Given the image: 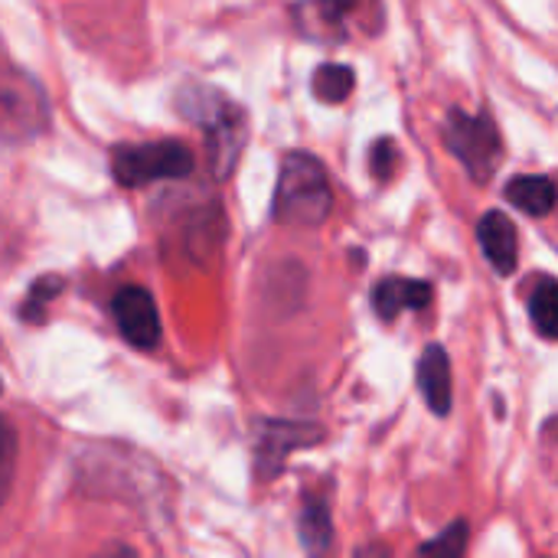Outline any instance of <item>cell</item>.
<instances>
[{
	"mask_svg": "<svg viewBox=\"0 0 558 558\" xmlns=\"http://www.w3.org/2000/svg\"><path fill=\"white\" fill-rule=\"evenodd\" d=\"M177 111L206 131L209 167L216 180H226L248 141V114L213 85L190 82L177 92Z\"/></svg>",
	"mask_w": 558,
	"mask_h": 558,
	"instance_id": "obj_1",
	"label": "cell"
},
{
	"mask_svg": "<svg viewBox=\"0 0 558 558\" xmlns=\"http://www.w3.org/2000/svg\"><path fill=\"white\" fill-rule=\"evenodd\" d=\"M330 209H333V190H330V177L324 163L307 150L284 154L281 170H278L271 216L281 226L317 229L327 222Z\"/></svg>",
	"mask_w": 558,
	"mask_h": 558,
	"instance_id": "obj_2",
	"label": "cell"
},
{
	"mask_svg": "<svg viewBox=\"0 0 558 558\" xmlns=\"http://www.w3.org/2000/svg\"><path fill=\"white\" fill-rule=\"evenodd\" d=\"M445 144L477 183L490 180L504 160V141L487 111L468 114L461 108H451L445 118Z\"/></svg>",
	"mask_w": 558,
	"mask_h": 558,
	"instance_id": "obj_3",
	"label": "cell"
},
{
	"mask_svg": "<svg viewBox=\"0 0 558 558\" xmlns=\"http://www.w3.org/2000/svg\"><path fill=\"white\" fill-rule=\"evenodd\" d=\"M114 180L121 186H147L157 180H183L193 173V154L186 144L167 137V141H150V144H128L114 150L111 160Z\"/></svg>",
	"mask_w": 558,
	"mask_h": 558,
	"instance_id": "obj_4",
	"label": "cell"
},
{
	"mask_svg": "<svg viewBox=\"0 0 558 558\" xmlns=\"http://www.w3.org/2000/svg\"><path fill=\"white\" fill-rule=\"evenodd\" d=\"M49 128V101L39 82L26 72H0V141L23 144Z\"/></svg>",
	"mask_w": 558,
	"mask_h": 558,
	"instance_id": "obj_5",
	"label": "cell"
},
{
	"mask_svg": "<svg viewBox=\"0 0 558 558\" xmlns=\"http://www.w3.org/2000/svg\"><path fill=\"white\" fill-rule=\"evenodd\" d=\"M324 438V428L307 422H262L258 425V445H255V468L262 481H271L281 474L291 451L314 448Z\"/></svg>",
	"mask_w": 558,
	"mask_h": 558,
	"instance_id": "obj_6",
	"label": "cell"
},
{
	"mask_svg": "<svg viewBox=\"0 0 558 558\" xmlns=\"http://www.w3.org/2000/svg\"><path fill=\"white\" fill-rule=\"evenodd\" d=\"M111 314H114L121 337L134 350H154L160 343L163 327H160V314L147 288H137V284L121 288L111 301Z\"/></svg>",
	"mask_w": 558,
	"mask_h": 558,
	"instance_id": "obj_7",
	"label": "cell"
},
{
	"mask_svg": "<svg viewBox=\"0 0 558 558\" xmlns=\"http://www.w3.org/2000/svg\"><path fill=\"white\" fill-rule=\"evenodd\" d=\"M415 379H418V392H422L425 405L438 418L451 415L454 392H451V360H448V350L445 347H438V343L425 347V353L418 356Z\"/></svg>",
	"mask_w": 558,
	"mask_h": 558,
	"instance_id": "obj_8",
	"label": "cell"
},
{
	"mask_svg": "<svg viewBox=\"0 0 558 558\" xmlns=\"http://www.w3.org/2000/svg\"><path fill=\"white\" fill-rule=\"evenodd\" d=\"M477 239L484 255L490 258L497 275H513L517 262H520V239H517V226L507 213L494 209L481 219L477 226Z\"/></svg>",
	"mask_w": 558,
	"mask_h": 558,
	"instance_id": "obj_9",
	"label": "cell"
},
{
	"mask_svg": "<svg viewBox=\"0 0 558 558\" xmlns=\"http://www.w3.org/2000/svg\"><path fill=\"white\" fill-rule=\"evenodd\" d=\"M435 298V288L428 281H418V278H383L376 288H373V311L392 324L405 307L409 311H422L428 307Z\"/></svg>",
	"mask_w": 558,
	"mask_h": 558,
	"instance_id": "obj_10",
	"label": "cell"
},
{
	"mask_svg": "<svg viewBox=\"0 0 558 558\" xmlns=\"http://www.w3.org/2000/svg\"><path fill=\"white\" fill-rule=\"evenodd\" d=\"M507 203H513L517 209H523L526 216H546L556 206V183L549 177L539 173H520L507 183L504 190Z\"/></svg>",
	"mask_w": 558,
	"mask_h": 558,
	"instance_id": "obj_11",
	"label": "cell"
},
{
	"mask_svg": "<svg viewBox=\"0 0 558 558\" xmlns=\"http://www.w3.org/2000/svg\"><path fill=\"white\" fill-rule=\"evenodd\" d=\"M298 536L307 549V558H324L333 546V520L324 500H307L298 520Z\"/></svg>",
	"mask_w": 558,
	"mask_h": 558,
	"instance_id": "obj_12",
	"label": "cell"
},
{
	"mask_svg": "<svg viewBox=\"0 0 558 558\" xmlns=\"http://www.w3.org/2000/svg\"><path fill=\"white\" fill-rule=\"evenodd\" d=\"M530 320L533 327L546 337L558 340V281L549 275H539L530 284Z\"/></svg>",
	"mask_w": 558,
	"mask_h": 558,
	"instance_id": "obj_13",
	"label": "cell"
},
{
	"mask_svg": "<svg viewBox=\"0 0 558 558\" xmlns=\"http://www.w3.org/2000/svg\"><path fill=\"white\" fill-rule=\"evenodd\" d=\"M356 88V72L343 62H324L314 78H311V92L324 101V105H340L353 95Z\"/></svg>",
	"mask_w": 558,
	"mask_h": 558,
	"instance_id": "obj_14",
	"label": "cell"
},
{
	"mask_svg": "<svg viewBox=\"0 0 558 558\" xmlns=\"http://www.w3.org/2000/svg\"><path fill=\"white\" fill-rule=\"evenodd\" d=\"M16 458H20V438L7 415H0V507L10 497L13 477H16Z\"/></svg>",
	"mask_w": 558,
	"mask_h": 558,
	"instance_id": "obj_15",
	"label": "cell"
},
{
	"mask_svg": "<svg viewBox=\"0 0 558 558\" xmlns=\"http://www.w3.org/2000/svg\"><path fill=\"white\" fill-rule=\"evenodd\" d=\"M468 539H471L468 520H454L448 530H441L435 539L422 546V558H464Z\"/></svg>",
	"mask_w": 558,
	"mask_h": 558,
	"instance_id": "obj_16",
	"label": "cell"
},
{
	"mask_svg": "<svg viewBox=\"0 0 558 558\" xmlns=\"http://www.w3.org/2000/svg\"><path fill=\"white\" fill-rule=\"evenodd\" d=\"M62 291V278H52V275H46V278H39L33 288H29V294H26V301H23V320H29V324H39L43 320V314H46V304L56 298Z\"/></svg>",
	"mask_w": 558,
	"mask_h": 558,
	"instance_id": "obj_17",
	"label": "cell"
},
{
	"mask_svg": "<svg viewBox=\"0 0 558 558\" xmlns=\"http://www.w3.org/2000/svg\"><path fill=\"white\" fill-rule=\"evenodd\" d=\"M396 141L392 137H379L376 144H373V150H369V170H373V177L379 180V183H386V180H392V173H396Z\"/></svg>",
	"mask_w": 558,
	"mask_h": 558,
	"instance_id": "obj_18",
	"label": "cell"
},
{
	"mask_svg": "<svg viewBox=\"0 0 558 558\" xmlns=\"http://www.w3.org/2000/svg\"><path fill=\"white\" fill-rule=\"evenodd\" d=\"M353 558H392V553H389V546H383V543H373V546H363V549H356V556Z\"/></svg>",
	"mask_w": 558,
	"mask_h": 558,
	"instance_id": "obj_19",
	"label": "cell"
},
{
	"mask_svg": "<svg viewBox=\"0 0 558 558\" xmlns=\"http://www.w3.org/2000/svg\"><path fill=\"white\" fill-rule=\"evenodd\" d=\"M95 558H137V553L134 549H128V546H114L111 553H101V556Z\"/></svg>",
	"mask_w": 558,
	"mask_h": 558,
	"instance_id": "obj_20",
	"label": "cell"
},
{
	"mask_svg": "<svg viewBox=\"0 0 558 558\" xmlns=\"http://www.w3.org/2000/svg\"><path fill=\"white\" fill-rule=\"evenodd\" d=\"M0 389H3V383H0Z\"/></svg>",
	"mask_w": 558,
	"mask_h": 558,
	"instance_id": "obj_21",
	"label": "cell"
}]
</instances>
